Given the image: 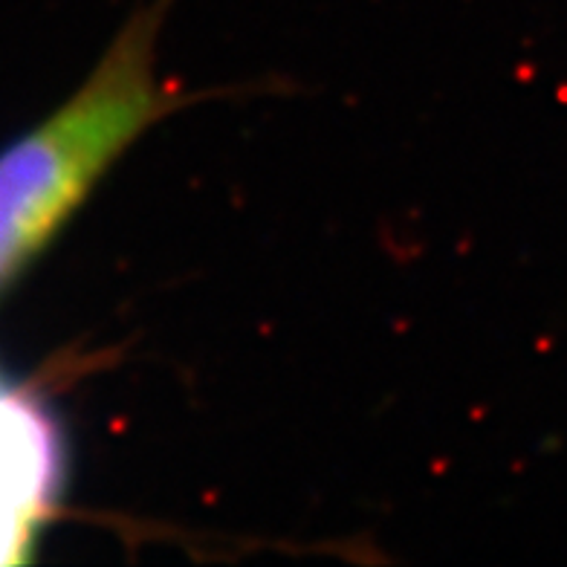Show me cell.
<instances>
[{
    "label": "cell",
    "instance_id": "1",
    "mask_svg": "<svg viewBox=\"0 0 567 567\" xmlns=\"http://www.w3.org/2000/svg\"><path fill=\"white\" fill-rule=\"evenodd\" d=\"M168 3L154 0L136 12L82 87L0 151V290L177 102L157 73V32Z\"/></svg>",
    "mask_w": 567,
    "mask_h": 567
}]
</instances>
